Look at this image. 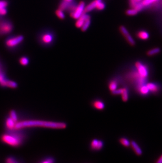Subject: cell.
<instances>
[{
	"label": "cell",
	"instance_id": "83f0119b",
	"mask_svg": "<svg viewBox=\"0 0 162 163\" xmlns=\"http://www.w3.org/2000/svg\"><path fill=\"white\" fill-rule=\"evenodd\" d=\"M97 2V6H96V9L98 10H103L105 8V4L103 2L102 0L99 1V0H96Z\"/></svg>",
	"mask_w": 162,
	"mask_h": 163
},
{
	"label": "cell",
	"instance_id": "9a60e30c",
	"mask_svg": "<svg viewBox=\"0 0 162 163\" xmlns=\"http://www.w3.org/2000/svg\"><path fill=\"white\" fill-rule=\"evenodd\" d=\"M8 79L4 71H0V86L2 87H6V83Z\"/></svg>",
	"mask_w": 162,
	"mask_h": 163
},
{
	"label": "cell",
	"instance_id": "9c48e42d",
	"mask_svg": "<svg viewBox=\"0 0 162 163\" xmlns=\"http://www.w3.org/2000/svg\"><path fill=\"white\" fill-rule=\"evenodd\" d=\"M104 146V142L102 140L94 139L92 140L90 144V148L93 151H100Z\"/></svg>",
	"mask_w": 162,
	"mask_h": 163
},
{
	"label": "cell",
	"instance_id": "4dcf8cb0",
	"mask_svg": "<svg viewBox=\"0 0 162 163\" xmlns=\"http://www.w3.org/2000/svg\"><path fill=\"white\" fill-rule=\"evenodd\" d=\"M56 14L57 15V17L58 18H59L60 19H64L65 18V14H64V13L63 12V11H62L60 9H58L56 11Z\"/></svg>",
	"mask_w": 162,
	"mask_h": 163
},
{
	"label": "cell",
	"instance_id": "d6a6232c",
	"mask_svg": "<svg viewBox=\"0 0 162 163\" xmlns=\"http://www.w3.org/2000/svg\"><path fill=\"white\" fill-rule=\"evenodd\" d=\"M122 90L123 88H120V89H115L114 90L111 91L112 95H114V96H116V95H121V93L122 92Z\"/></svg>",
	"mask_w": 162,
	"mask_h": 163
},
{
	"label": "cell",
	"instance_id": "f35d334b",
	"mask_svg": "<svg viewBox=\"0 0 162 163\" xmlns=\"http://www.w3.org/2000/svg\"><path fill=\"white\" fill-rule=\"evenodd\" d=\"M144 0H136V2H142V1H143Z\"/></svg>",
	"mask_w": 162,
	"mask_h": 163
},
{
	"label": "cell",
	"instance_id": "1f68e13d",
	"mask_svg": "<svg viewBox=\"0 0 162 163\" xmlns=\"http://www.w3.org/2000/svg\"><path fill=\"white\" fill-rule=\"evenodd\" d=\"M144 6L141 2H136L135 6H134V8L136 9L139 12V11H141V10L144 8Z\"/></svg>",
	"mask_w": 162,
	"mask_h": 163
},
{
	"label": "cell",
	"instance_id": "44dd1931",
	"mask_svg": "<svg viewBox=\"0 0 162 163\" xmlns=\"http://www.w3.org/2000/svg\"><path fill=\"white\" fill-rule=\"evenodd\" d=\"M18 83L14 81L8 79L6 82V87H8V88L15 89V88H16L18 87Z\"/></svg>",
	"mask_w": 162,
	"mask_h": 163
},
{
	"label": "cell",
	"instance_id": "d4e9b609",
	"mask_svg": "<svg viewBox=\"0 0 162 163\" xmlns=\"http://www.w3.org/2000/svg\"><path fill=\"white\" fill-rule=\"evenodd\" d=\"M5 162L6 163H18L19 162L17 158L13 156H10L5 158Z\"/></svg>",
	"mask_w": 162,
	"mask_h": 163
},
{
	"label": "cell",
	"instance_id": "ac0fdd59",
	"mask_svg": "<svg viewBox=\"0 0 162 163\" xmlns=\"http://www.w3.org/2000/svg\"><path fill=\"white\" fill-rule=\"evenodd\" d=\"M161 49L159 47H155L153 49H152L146 52V54L148 56H153L156 54H159L161 52Z\"/></svg>",
	"mask_w": 162,
	"mask_h": 163
},
{
	"label": "cell",
	"instance_id": "60d3db41",
	"mask_svg": "<svg viewBox=\"0 0 162 163\" xmlns=\"http://www.w3.org/2000/svg\"><path fill=\"white\" fill-rule=\"evenodd\" d=\"M0 71H1V69H0Z\"/></svg>",
	"mask_w": 162,
	"mask_h": 163
},
{
	"label": "cell",
	"instance_id": "e575fe53",
	"mask_svg": "<svg viewBox=\"0 0 162 163\" xmlns=\"http://www.w3.org/2000/svg\"><path fill=\"white\" fill-rule=\"evenodd\" d=\"M8 5V3L5 1H0V9L6 8Z\"/></svg>",
	"mask_w": 162,
	"mask_h": 163
},
{
	"label": "cell",
	"instance_id": "8992f818",
	"mask_svg": "<svg viewBox=\"0 0 162 163\" xmlns=\"http://www.w3.org/2000/svg\"><path fill=\"white\" fill-rule=\"evenodd\" d=\"M135 67L137 70L139 76L143 79L147 78L148 76V71L147 67L139 61L136 62Z\"/></svg>",
	"mask_w": 162,
	"mask_h": 163
},
{
	"label": "cell",
	"instance_id": "277c9868",
	"mask_svg": "<svg viewBox=\"0 0 162 163\" xmlns=\"http://www.w3.org/2000/svg\"><path fill=\"white\" fill-rule=\"evenodd\" d=\"M85 4L84 2H81L78 5H77L75 10L73 12H71V16L74 19L77 20L80 18L83 13H84V9Z\"/></svg>",
	"mask_w": 162,
	"mask_h": 163
},
{
	"label": "cell",
	"instance_id": "4316f807",
	"mask_svg": "<svg viewBox=\"0 0 162 163\" xmlns=\"http://www.w3.org/2000/svg\"><path fill=\"white\" fill-rule=\"evenodd\" d=\"M139 91L141 95H147V94L150 91L146 85L141 86L139 89Z\"/></svg>",
	"mask_w": 162,
	"mask_h": 163
},
{
	"label": "cell",
	"instance_id": "74e56055",
	"mask_svg": "<svg viewBox=\"0 0 162 163\" xmlns=\"http://www.w3.org/2000/svg\"><path fill=\"white\" fill-rule=\"evenodd\" d=\"M156 163H162V154L156 161Z\"/></svg>",
	"mask_w": 162,
	"mask_h": 163
},
{
	"label": "cell",
	"instance_id": "30bf717a",
	"mask_svg": "<svg viewBox=\"0 0 162 163\" xmlns=\"http://www.w3.org/2000/svg\"><path fill=\"white\" fill-rule=\"evenodd\" d=\"M15 122L10 116L6 117L5 120V128L6 131H12L15 130Z\"/></svg>",
	"mask_w": 162,
	"mask_h": 163
},
{
	"label": "cell",
	"instance_id": "ffe728a7",
	"mask_svg": "<svg viewBox=\"0 0 162 163\" xmlns=\"http://www.w3.org/2000/svg\"><path fill=\"white\" fill-rule=\"evenodd\" d=\"M118 82L116 80H112L109 83V89L111 91L118 88Z\"/></svg>",
	"mask_w": 162,
	"mask_h": 163
},
{
	"label": "cell",
	"instance_id": "ab89813d",
	"mask_svg": "<svg viewBox=\"0 0 162 163\" xmlns=\"http://www.w3.org/2000/svg\"><path fill=\"white\" fill-rule=\"evenodd\" d=\"M65 1H68V2H72V1H73V0H65Z\"/></svg>",
	"mask_w": 162,
	"mask_h": 163
},
{
	"label": "cell",
	"instance_id": "484cf974",
	"mask_svg": "<svg viewBox=\"0 0 162 163\" xmlns=\"http://www.w3.org/2000/svg\"><path fill=\"white\" fill-rule=\"evenodd\" d=\"M119 141L121 144L122 145L124 146V147H129L131 146V142L125 138H124V137L121 138L119 140Z\"/></svg>",
	"mask_w": 162,
	"mask_h": 163
},
{
	"label": "cell",
	"instance_id": "4fadbf2b",
	"mask_svg": "<svg viewBox=\"0 0 162 163\" xmlns=\"http://www.w3.org/2000/svg\"><path fill=\"white\" fill-rule=\"evenodd\" d=\"M92 106L95 109L97 110H103L105 108V104L103 102V101L100 100H95L92 102Z\"/></svg>",
	"mask_w": 162,
	"mask_h": 163
},
{
	"label": "cell",
	"instance_id": "836d02e7",
	"mask_svg": "<svg viewBox=\"0 0 162 163\" xmlns=\"http://www.w3.org/2000/svg\"><path fill=\"white\" fill-rule=\"evenodd\" d=\"M157 0H144L143 1H142L141 2L143 4V5L144 6H147L148 5H150L152 3H154V2H155Z\"/></svg>",
	"mask_w": 162,
	"mask_h": 163
},
{
	"label": "cell",
	"instance_id": "e0dca14e",
	"mask_svg": "<svg viewBox=\"0 0 162 163\" xmlns=\"http://www.w3.org/2000/svg\"><path fill=\"white\" fill-rule=\"evenodd\" d=\"M146 86L150 91L153 92H156L159 90V87L155 83H150L146 84Z\"/></svg>",
	"mask_w": 162,
	"mask_h": 163
},
{
	"label": "cell",
	"instance_id": "603a6c76",
	"mask_svg": "<svg viewBox=\"0 0 162 163\" xmlns=\"http://www.w3.org/2000/svg\"><path fill=\"white\" fill-rule=\"evenodd\" d=\"M19 63L23 66H27L29 63V59L27 56H21L19 59Z\"/></svg>",
	"mask_w": 162,
	"mask_h": 163
},
{
	"label": "cell",
	"instance_id": "5b68a950",
	"mask_svg": "<svg viewBox=\"0 0 162 163\" xmlns=\"http://www.w3.org/2000/svg\"><path fill=\"white\" fill-rule=\"evenodd\" d=\"M39 40L42 45H51L54 41V35L51 32L43 33Z\"/></svg>",
	"mask_w": 162,
	"mask_h": 163
},
{
	"label": "cell",
	"instance_id": "f546056e",
	"mask_svg": "<svg viewBox=\"0 0 162 163\" xmlns=\"http://www.w3.org/2000/svg\"><path fill=\"white\" fill-rule=\"evenodd\" d=\"M55 162V159L52 157H47L43 158V160H42L40 161V163H53Z\"/></svg>",
	"mask_w": 162,
	"mask_h": 163
},
{
	"label": "cell",
	"instance_id": "f1b7e54d",
	"mask_svg": "<svg viewBox=\"0 0 162 163\" xmlns=\"http://www.w3.org/2000/svg\"><path fill=\"white\" fill-rule=\"evenodd\" d=\"M139 11L135 9L134 8H133L132 9H129L126 11V14L127 15H130V16H133V15H135L138 13Z\"/></svg>",
	"mask_w": 162,
	"mask_h": 163
},
{
	"label": "cell",
	"instance_id": "d6986e66",
	"mask_svg": "<svg viewBox=\"0 0 162 163\" xmlns=\"http://www.w3.org/2000/svg\"><path fill=\"white\" fill-rule=\"evenodd\" d=\"M122 99L124 102H127L129 100V92L128 90L126 88H123L122 92L121 93Z\"/></svg>",
	"mask_w": 162,
	"mask_h": 163
},
{
	"label": "cell",
	"instance_id": "7c38bea8",
	"mask_svg": "<svg viewBox=\"0 0 162 163\" xmlns=\"http://www.w3.org/2000/svg\"><path fill=\"white\" fill-rule=\"evenodd\" d=\"M130 146L132 147L134 153L137 156H141L143 154V151H142L141 148L139 147V146L137 144V143L135 141L132 140L131 142V146Z\"/></svg>",
	"mask_w": 162,
	"mask_h": 163
},
{
	"label": "cell",
	"instance_id": "ba28073f",
	"mask_svg": "<svg viewBox=\"0 0 162 163\" xmlns=\"http://www.w3.org/2000/svg\"><path fill=\"white\" fill-rule=\"evenodd\" d=\"M13 25L9 22H4L0 24V33L2 34H8L12 32Z\"/></svg>",
	"mask_w": 162,
	"mask_h": 163
},
{
	"label": "cell",
	"instance_id": "d590c367",
	"mask_svg": "<svg viewBox=\"0 0 162 163\" xmlns=\"http://www.w3.org/2000/svg\"><path fill=\"white\" fill-rule=\"evenodd\" d=\"M7 13V10L6 8L0 9V15H5Z\"/></svg>",
	"mask_w": 162,
	"mask_h": 163
},
{
	"label": "cell",
	"instance_id": "cb8c5ba5",
	"mask_svg": "<svg viewBox=\"0 0 162 163\" xmlns=\"http://www.w3.org/2000/svg\"><path fill=\"white\" fill-rule=\"evenodd\" d=\"M91 22V18L87 19L85 21V22L84 23V24H83L82 27H81V30H82V31H85L87 30L89 27L90 26Z\"/></svg>",
	"mask_w": 162,
	"mask_h": 163
},
{
	"label": "cell",
	"instance_id": "52a82bcc",
	"mask_svg": "<svg viewBox=\"0 0 162 163\" xmlns=\"http://www.w3.org/2000/svg\"><path fill=\"white\" fill-rule=\"evenodd\" d=\"M120 31L122 34L124 36V38L126 40L127 42L132 46H134L135 45V41L134 39L133 38L132 36L130 34L129 31L127 30L126 28L124 26H121L120 27Z\"/></svg>",
	"mask_w": 162,
	"mask_h": 163
},
{
	"label": "cell",
	"instance_id": "2e32d148",
	"mask_svg": "<svg viewBox=\"0 0 162 163\" xmlns=\"http://www.w3.org/2000/svg\"><path fill=\"white\" fill-rule=\"evenodd\" d=\"M137 37L143 40H146L149 38V33L145 31H141L137 34Z\"/></svg>",
	"mask_w": 162,
	"mask_h": 163
},
{
	"label": "cell",
	"instance_id": "6da1fadb",
	"mask_svg": "<svg viewBox=\"0 0 162 163\" xmlns=\"http://www.w3.org/2000/svg\"><path fill=\"white\" fill-rule=\"evenodd\" d=\"M67 124L63 122H51L40 120H26L18 121L15 124V130L33 127H43L52 129H64Z\"/></svg>",
	"mask_w": 162,
	"mask_h": 163
},
{
	"label": "cell",
	"instance_id": "8d00e7d4",
	"mask_svg": "<svg viewBox=\"0 0 162 163\" xmlns=\"http://www.w3.org/2000/svg\"><path fill=\"white\" fill-rule=\"evenodd\" d=\"M136 1V0H130V6L132 8H134V6H135Z\"/></svg>",
	"mask_w": 162,
	"mask_h": 163
},
{
	"label": "cell",
	"instance_id": "5bb4252c",
	"mask_svg": "<svg viewBox=\"0 0 162 163\" xmlns=\"http://www.w3.org/2000/svg\"><path fill=\"white\" fill-rule=\"evenodd\" d=\"M96 6H97L96 1L94 0V1H92L90 4H88L87 6H85V9H84V13L91 12L93 10L96 9Z\"/></svg>",
	"mask_w": 162,
	"mask_h": 163
},
{
	"label": "cell",
	"instance_id": "7a4b0ae2",
	"mask_svg": "<svg viewBox=\"0 0 162 163\" xmlns=\"http://www.w3.org/2000/svg\"><path fill=\"white\" fill-rule=\"evenodd\" d=\"M26 134L22 129L6 131L1 135L0 140L2 142L13 147L21 146L26 140Z\"/></svg>",
	"mask_w": 162,
	"mask_h": 163
},
{
	"label": "cell",
	"instance_id": "7402d4cb",
	"mask_svg": "<svg viewBox=\"0 0 162 163\" xmlns=\"http://www.w3.org/2000/svg\"><path fill=\"white\" fill-rule=\"evenodd\" d=\"M9 116L15 122H17L18 121V115L17 114L16 111L14 110H10V113H9Z\"/></svg>",
	"mask_w": 162,
	"mask_h": 163
},
{
	"label": "cell",
	"instance_id": "3957f363",
	"mask_svg": "<svg viewBox=\"0 0 162 163\" xmlns=\"http://www.w3.org/2000/svg\"><path fill=\"white\" fill-rule=\"evenodd\" d=\"M24 36H17L11 37L7 39L5 42V45L9 49H14L17 47L23 41Z\"/></svg>",
	"mask_w": 162,
	"mask_h": 163
},
{
	"label": "cell",
	"instance_id": "8fae6325",
	"mask_svg": "<svg viewBox=\"0 0 162 163\" xmlns=\"http://www.w3.org/2000/svg\"><path fill=\"white\" fill-rule=\"evenodd\" d=\"M91 18L90 15L86 14V13H83L82 15L80 17V18L78 19H77V22H76V27L77 28H81V27H82L84 23L85 22V21L88 19V18Z\"/></svg>",
	"mask_w": 162,
	"mask_h": 163
}]
</instances>
